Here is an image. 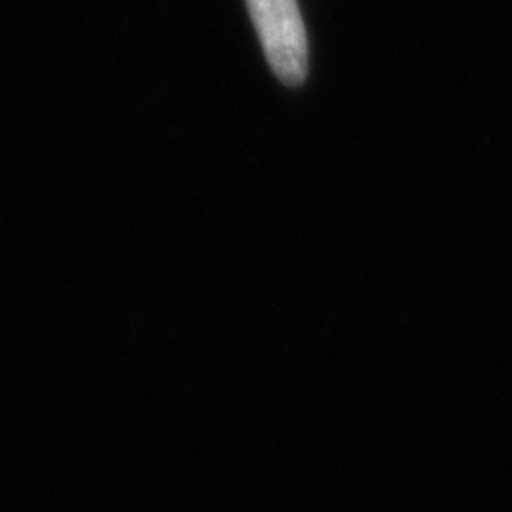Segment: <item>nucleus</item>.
Listing matches in <instances>:
<instances>
[{"instance_id":"f257e3e1","label":"nucleus","mask_w":512,"mask_h":512,"mask_svg":"<svg viewBox=\"0 0 512 512\" xmlns=\"http://www.w3.org/2000/svg\"><path fill=\"white\" fill-rule=\"evenodd\" d=\"M266 60L287 86L304 83L309 72V43L297 0H245Z\"/></svg>"}]
</instances>
